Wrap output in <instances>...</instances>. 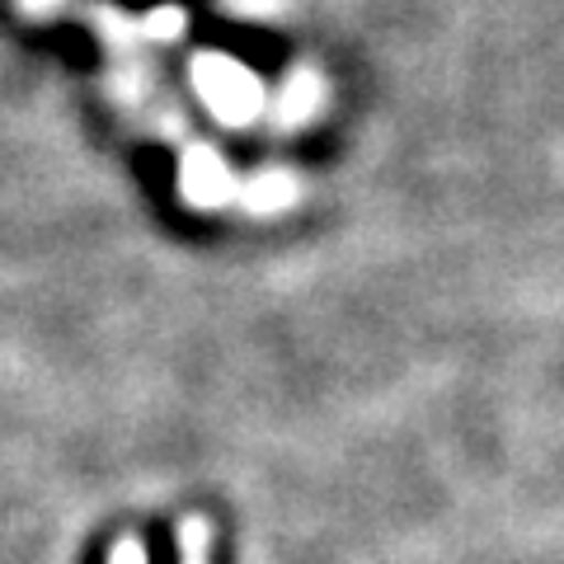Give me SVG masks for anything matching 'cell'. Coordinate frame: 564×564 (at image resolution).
I'll return each instance as SVG.
<instances>
[{"label":"cell","mask_w":564,"mask_h":564,"mask_svg":"<svg viewBox=\"0 0 564 564\" xmlns=\"http://www.w3.org/2000/svg\"><path fill=\"white\" fill-rule=\"evenodd\" d=\"M193 90L203 95V104L226 122V128L254 122L263 113V104H269L254 70L240 66L236 57H221V52H203V57L193 62Z\"/></svg>","instance_id":"cell-1"},{"label":"cell","mask_w":564,"mask_h":564,"mask_svg":"<svg viewBox=\"0 0 564 564\" xmlns=\"http://www.w3.org/2000/svg\"><path fill=\"white\" fill-rule=\"evenodd\" d=\"M180 184H184V198L198 203V207H217V203L231 198V170H226L221 155L207 151V147H193V151L184 155Z\"/></svg>","instance_id":"cell-2"},{"label":"cell","mask_w":564,"mask_h":564,"mask_svg":"<svg viewBox=\"0 0 564 564\" xmlns=\"http://www.w3.org/2000/svg\"><path fill=\"white\" fill-rule=\"evenodd\" d=\"M315 99H321V80H315L311 70H292L288 85H282V95H278V118L302 122L315 109Z\"/></svg>","instance_id":"cell-3"},{"label":"cell","mask_w":564,"mask_h":564,"mask_svg":"<svg viewBox=\"0 0 564 564\" xmlns=\"http://www.w3.org/2000/svg\"><path fill=\"white\" fill-rule=\"evenodd\" d=\"M245 198H250L254 212H273V207L296 198V180H292V174H269V180H254Z\"/></svg>","instance_id":"cell-4"},{"label":"cell","mask_w":564,"mask_h":564,"mask_svg":"<svg viewBox=\"0 0 564 564\" xmlns=\"http://www.w3.org/2000/svg\"><path fill=\"white\" fill-rule=\"evenodd\" d=\"M180 564H207V522L203 518L180 522Z\"/></svg>","instance_id":"cell-5"},{"label":"cell","mask_w":564,"mask_h":564,"mask_svg":"<svg viewBox=\"0 0 564 564\" xmlns=\"http://www.w3.org/2000/svg\"><path fill=\"white\" fill-rule=\"evenodd\" d=\"M109 564H147V551H141L137 536H122V541H113Z\"/></svg>","instance_id":"cell-6"},{"label":"cell","mask_w":564,"mask_h":564,"mask_svg":"<svg viewBox=\"0 0 564 564\" xmlns=\"http://www.w3.org/2000/svg\"><path fill=\"white\" fill-rule=\"evenodd\" d=\"M24 6H29V10H52L57 0H24Z\"/></svg>","instance_id":"cell-7"}]
</instances>
